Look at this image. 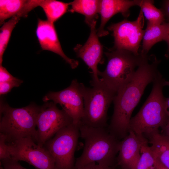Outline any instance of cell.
<instances>
[{
    "label": "cell",
    "instance_id": "cell-30",
    "mask_svg": "<svg viewBox=\"0 0 169 169\" xmlns=\"http://www.w3.org/2000/svg\"><path fill=\"white\" fill-rule=\"evenodd\" d=\"M162 11L164 16L165 15L169 20V0L165 1L164 5V10Z\"/></svg>",
    "mask_w": 169,
    "mask_h": 169
},
{
    "label": "cell",
    "instance_id": "cell-17",
    "mask_svg": "<svg viewBox=\"0 0 169 169\" xmlns=\"http://www.w3.org/2000/svg\"><path fill=\"white\" fill-rule=\"evenodd\" d=\"M146 137L154 156L169 169V136L158 131Z\"/></svg>",
    "mask_w": 169,
    "mask_h": 169
},
{
    "label": "cell",
    "instance_id": "cell-11",
    "mask_svg": "<svg viewBox=\"0 0 169 169\" xmlns=\"http://www.w3.org/2000/svg\"><path fill=\"white\" fill-rule=\"evenodd\" d=\"M43 100L45 102L52 100L59 104L72 119L73 124L79 125L81 123L84 114V103L79 83L76 79L73 80L70 85L63 90L49 92Z\"/></svg>",
    "mask_w": 169,
    "mask_h": 169
},
{
    "label": "cell",
    "instance_id": "cell-6",
    "mask_svg": "<svg viewBox=\"0 0 169 169\" xmlns=\"http://www.w3.org/2000/svg\"><path fill=\"white\" fill-rule=\"evenodd\" d=\"M108 63L105 70L99 71L100 80L116 93L132 78L144 56L127 50L112 48L105 52Z\"/></svg>",
    "mask_w": 169,
    "mask_h": 169
},
{
    "label": "cell",
    "instance_id": "cell-22",
    "mask_svg": "<svg viewBox=\"0 0 169 169\" xmlns=\"http://www.w3.org/2000/svg\"><path fill=\"white\" fill-rule=\"evenodd\" d=\"M18 16L14 17L5 22L0 28V65H2L3 56L13 30L21 18Z\"/></svg>",
    "mask_w": 169,
    "mask_h": 169
},
{
    "label": "cell",
    "instance_id": "cell-25",
    "mask_svg": "<svg viewBox=\"0 0 169 169\" xmlns=\"http://www.w3.org/2000/svg\"><path fill=\"white\" fill-rule=\"evenodd\" d=\"M23 82L22 80L17 78L10 81L0 82V95L10 92L13 87L19 86Z\"/></svg>",
    "mask_w": 169,
    "mask_h": 169
},
{
    "label": "cell",
    "instance_id": "cell-31",
    "mask_svg": "<svg viewBox=\"0 0 169 169\" xmlns=\"http://www.w3.org/2000/svg\"><path fill=\"white\" fill-rule=\"evenodd\" d=\"M166 31L164 40L167 43L169 51V23H166Z\"/></svg>",
    "mask_w": 169,
    "mask_h": 169
},
{
    "label": "cell",
    "instance_id": "cell-19",
    "mask_svg": "<svg viewBox=\"0 0 169 169\" xmlns=\"http://www.w3.org/2000/svg\"><path fill=\"white\" fill-rule=\"evenodd\" d=\"M166 23L161 24L147 22L143 38L142 49L140 54L146 55L151 47L156 43L164 40L166 31Z\"/></svg>",
    "mask_w": 169,
    "mask_h": 169
},
{
    "label": "cell",
    "instance_id": "cell-21",
    "mask_svg": "<svg viewBox=\"0 0 169 169\" xmlns=\"http://www.w3.org/2000/svg\"><path fill=\"white\" fill-rule=\"evenodd\" d=\"M140 8L147 22L155 24L164 23V15L161 9L154 6L153 0H142Z\"/></svg>",
    "mask_w": 169,
    "mask_h": 169
},
{
    "label": "cell",
    "instance_id": "cell-10",
    "mask_svg": "<svg viewBox=\"0 0 169 169\" xmlns=\"http://www.w3.org/2000/svg\"><path fill=\"white\" fill-rule=\"evenodd\" d=\"M9 144L13 159L26 162L37 169H55L54 161L50 154L32 137L21 138Z\"/></svg>",
    "mask_w": 169,
    "mask_h": 169
},
{
    "label": "cell",
    "instance_id": "cell-4",
    "mask_svg": "<svg viewBox=\"0 0 169 169\" xmlns=\"http://www.w3.org/2000/svg\"><path fill=\"white\" fill-rule=\"evenodd\" d=\"M40 109L34 104L14 108L1 102L0 133L6 136L8 143L28 137L36 142L37 119Z\"/></svg>",
    "mask_w": 169,
    "mask_h": 169
},
{
    "label": "cell",
    "instance_id": "cell-35",
    "mask_svg": "<svg viewBox=\"0 0 169 169\" xmlns=\"http://www.w3.org/2000/svg\"><path fill=\"white\" fill-rule=\"evenodd\" d=\"M116 167L115 169H121L120 167H119V166H119V168H118V169H117V168H116Z\"/></svg>",
    "mask_w": 169,
    "mask_h": 169
},
{
    "label": "cell",
    "instance_id": "cell-18",
    "mask_svg": "<svg viewBox=\"0 0 169 169\" xmlns=\"http://www.w3.org/2000/svg\"><path fill=\"white\" fill-rule=\"evenodd\" d=\"M100 0H75L70 3L71 13L76 12L85 16V22L90 27L97 21L99 13Z\"/></svg>",
    "mask_w": 169,
    "mask_h": 169
},
{
    "label": "cell",
    "instance_id": "cell-3",
    "mask_svg": "<svg viewBox=\"0 0 169 169\" xmlns=\"http://www.w3.org/2000/svg\"><path fill=\"white\" fill-rule=\"evenodd\" d=\"M164 79L159 73L153 82L150 95L138 113L131 118L130 130L145 137L159 131L167 124L169 116L165 110L166 98L162 92Z\"/></svg>",
    "mask_w": 169,
    "mask_h": 169
},
{
    "label": "cell",
    "instance_id": "cell-32",
    "mask_svg": "<svg viewBox=\"0 0 169 169\" xmlns=\"http://www.w3.org/2000/svg\"><path fill=\"white\" fill-rule=\"evenodd\" d=\"M165 108L166 112L169 117V97L166 98L165 102Z\"/></svg>",
    "mask_w": 169,
    "mask_h": 169
},
{
    "label": "cell",
    "instance_id": "cell-14",
    "mask_svg": "<svg viewBox=\"0 0 169 169\" xmlns=\"http://www.w3.org/2000/svg\"><path fill=\"white\" fill-rule=\"evenodd\" d=\"M36 33L42 50L50 51L59 55L70 65L72 69L77 67L79 65L78 61L69 58L64 53L54 23L47 20L39 19Z\"/></svg>",
    "mask_w": 169,
    "mask_h": 169
},
{
    "label": "cell",
    "instance_id": "cell-34",
    "mask_svg": "<svg viewBox=\"0 0 169 169\" xmlns=\"http://www.w3.org/2000/svg\"><path fill=\"white\" fill-rule=\"evenodd\" d=\"M164 86H169V81H166L164 80L163 82Z\"/></svg>",
    "mask_w": 169,
    "mask_h": 169
},
{
    "label": "cell",
    "instance_id": "cell-9",
    "mask_svg": "<svg viewBox=\"0 0 169 169\" xmlns=\"http://www.w3.org/2000/svg\"><path fill=\"white\" fill-rule=\"evenodd\" d=\"M143 15L140 10L136 20L131 21L125 19L112 23L108 27L112 32L114 37L113 49L127 50L136 55L140 54L139 50L145 32L143 29L144 23Z\"/></svg>",
    "mask_w": 169,
    "mask_h": 169
},
{
    "label": "cell",
    "instance_id": "cell-29",
    "mask_svg": "<svg viewBox=\"0 0 169 169\" xmlns=\"http://www.w3.org/2000/svg\"><path fill=\"white\" fill-rule=\"evenodd\" d=\"M154 157L155 163L154 169H169L162 164L157 157L155 156Z\"/></svg>",
    "mask_w": 169,
    "mask_h": 169
},
{
    "label": "cell",
    "instance_id": "cell-12",
    "mask_svg": "<svg viewBox=\"0 0 169 169\" xmlns=\"http://www.w3.org/2000/svg\"><path fill=\"white\" fill-rule=\"evenodd\" d=\"M96 22L90 27L91 32L89 37L83 45L77 44L74 48L77 57L81 58L90 68L92 71L91 82H97L100 79L98 77V64L101 62L103 56V46L100 43L96 29Z\"/></svg>",
    "mask_w": 169,
    "mask_h": 169
},
{
    "label": "cell",
    "instance_id": "cell-24",
    "mask_svg": "<svg viewBox=\"0 0 169 169\" xmlns=\"http://www.w3.org/2000/svg\"><path fill=\"white\" fill-rule=\"evenodd\" d=\"M10 145L7 141V137L0 133V160L11 158Z\"/></svg>",
    "mask_w": 169,
    "mask_h": 169
},
{
    "label": "cell",
    "instance_id": "cell-15",
    "mask_svg": "<svg viewBox=\"0 0 169 169\" xmlns=\"http://www.w3.org/2000/svg\"><path fill=\"white\" fill-rule=\"evenodd\" d=\"M142 0H100L99 13L101 16V23L97 30L98 37L106 35L109 32L104 29L107 23L115 15L121 13L127 18L130 15V8L135 6L140 7Z\"/></svg>",
    "mask_w": 169,
    "mask_h": 169
},
{
    "label": "cell",
    "instance_id": "cell-26",
    "mask_svg": "<svg viewBox=\"0 0 169 169\" xmlns=\"http://www.w3.org/2000/svg\"><path fill=\"white\" fill-rule=\"evenodd\" d=\"M0 165L3 169H28L22 166L19 161L12 158L0 160Z\"/></svg>",
    "mask_w": 169,
    "mask_h": 169
},
{
    "label": "cell",
    "instance_id": "cell-8",
    "mask_svg": "<svg viewBox=\"0 0 169 169\" xmlns=\"http://www.w3.org/2000/svg\"><path fill=\"white\" fill-rule=\"evenodd\" d=\"M73 123L71 117L63 109H59L57 104L46 102L41 107L37 118L36 143L43 146L59 131Z\"/></svg>",
    "mask_w": 169,
    "mask_h": 169
},
{
    "label": "cell",
    "instance_id": "cell-16",
    "mask_svg": "<svg viewBox=\"0 0 169 169\" xmlns=\"http://www.w3.org/2000/svg\"><path fill=\"white\" fill-rule=\"evenodd\" d=\"M38 6V0H0V23L16 16L26 17L29 13Z\"/></svg>",
    "mask_w": 169,
    "mask_h": 169
},
{
    "label": "cell",
    "instance_id": "cell-28",
    "mask_svg": "<svg viewBox=\"0 0 169 169\" xmlns=\"http://www.w3.org/2000/svg\"><path fill=\"white\" fill-rule=\"evenodd\" d=\"M116 166L106 167L99 165L95 163H93L77 169H115Z\"/></svg>",
    "mask_w": 169,
    "mask_h": 169
},
{
    "label": "cell",
    "instance_id": "cell-2",
    "mask_svg": "<svg viewBox=\"0 0 169 169\" xmlns=\"http://www.w3.org/2000/svg\"><path fill=\"white\" fill-rule=\"evenodd\" d=\"M79 127L84 144L81 155L75 161L74 169L93 163L106 167L116 166L121 141L111 134L107 127L95 128L81 123Z\"/></svg>",
    "mask_w": 169,
    "mask_h": 169
},
{
    "label": "cell",
    "instance_id": "cell-5",
    "mask_svg": "<svg viewBox=\"0 0 169 169\" xmlns=\"http://www.w3.org/2000/svg\"><path fill=\"white\" fill-rule=\"evenodd\" d=\"M91 82L92 88L79 83L84 103L81 123L95 128L107 127L108 109L116 93L100 79L98 82Z\"/></svg>",
    "mask_w": 169,
    "mask_h": 169
},
{
    "label": "cell",
    "instance_id": "cell-13",
    "mask_svg": "<svg viewBox=\"0 0 169 169\" xmlns=\"http://www.w3.org/2000/svg\"><path fill=\"white\" fill-rule=\"evenodd\" d=\"M148 139L130 130L128 134L121 141L117 165L122 169H134L140 156L142 146L148 143Z\"/></svg>",
    "mask_w": 169,
    "mask_h": 169
},
{
    "label": "cell",
    "instance_id": "cell-27",
    "mask_svg": "<svg viewBox=\"0 0 169 169\" xmlns=\"http://www.w3.org/2000/svg\"><path fill=\"white\" fill-rule=\"evenodd\" d=\"M16 78L12 76L2 65H0V82L10 81Z\"/></svg>",
    "mask_w": 169,
    "mask_h": 169
},
{
    "label": "cell",
    "instance_id": "cell-23",
    "mask_svg": "<svg viewBox=\"0 0 169 169\" xmlns=\"http://www.w3.org/2000/svg\"><path fill=\"white\" fill-rule=\"evenodd\" d=\"M148 144H146L142 146L140 158L134 169H154L155 158Z\"/></svg>",
    "mask_w": 169,
    "mask_h": 169
},
{
    "label": "cell",
    "instance_id": "cell-7",
    "mask_svg": "<svg viewBox=\"0 0 169 169\" xmlns=\"http://www.w3.org/2000/svg\"><path fill=\"white\" fill-rule=\"evenodd\" d=\"M79 137V125L73 123L45 143L43 146L54 159L55 169H74V153Z\"/></svg>",
    "mask_w": 169,
    "mask_h": 169
},
{
    "label": "cell",
    "instance_id": "cell-20",
    "mask_svg": "<svg viewBox=\"0 0 169 169\" xmlns=\"http://www.w3.org/2000/svg\"><path fill=\"white\" fill-rule=\"evenodd\" d=\"M69 3L55 0H39L38 6L42 8L49 21L54 23L68 9Z\"/></svg>",
    "mask_w": 169,
    "mask_h": 169
},
{
    "label": "cell",
    "instance_id": "cell-33",
    "mask_svg": "<svg viewBox=\"0 0 169 169\" xmlns=\"http://www.w3.org/2000/svg\"><path fill=\"white\" fill-rule=\"evenodd\" d=\"M161 129V133L169 136V124H167L165 126Z\"/></svg>",
    "mask_w": 169,
    "mask_h": 169
},
{
    "label": "cell",
    "instance_id": "cell-1",
    "mask_svg": "<svg viewBox=\"0 0 169 169\" xmlns=\"http://www.w3.org/2000/svg\"><path fill=\"white\" fill-rule=\"evenodd\" d=\"M159 63L155 56H145L132 78L116 93L113 113L107 128L119 140L129 133L132 112L146 86L153 82L160 73L157 69Z\"/></svg>",
    "mask_w": 169,
    "mask_h": 169
},
{
    "label": "cell",
    "instance_id": "cell-36",
    "mask_svg": "<svg viewBox=\"0 0 169 169\" xmlns=\"http://www.w3.org/2000/svg\"><path fill=\"white\" fill-rule=\"evenodd\" d=\"M167 124H169V117Z\"/></svg>",
    "mask_w": 169,
    "mask_h": 169
}]
</instances>
